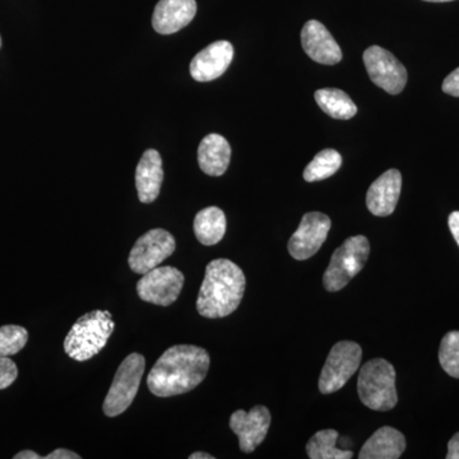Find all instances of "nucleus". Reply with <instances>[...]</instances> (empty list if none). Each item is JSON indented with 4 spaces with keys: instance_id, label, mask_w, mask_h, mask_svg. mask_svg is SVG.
Returning <instances> with one entry per match:
<instances>
[{
    "instance_id": "29",
    "label": "nucleus",
    "mask_w": 459,
    "mask_h": 459,
    "mask_svg": "<svg viewBox=\"0 0 459 459\" xmlns=\"http://www.w3.org/2000/svg\"><path fill=\"white\" fill-rule=\"evenodd\" d=\"M448 225L449 229H451L453 238L457 241L459 247V211L451 213L448 219Z\"/></svg>"
},
{
    "instance_id": "22",
    "label": "nucleus",
    "mask_w": 459,
    "mask_h": 459,
    "mask_svg": "<svg viewBox=\"0 0 459 459\" xmlns=\"http://www.w3.org/2000/svg\"><path fill=\"white\" fill-rule=\"evenodd\" d=\"M338 433L333 429L320 430L310 437L307 444V453L312 459H350L353 457L351 449L337 446Z\"/></svg>"
},
{
    "instance_id": "12",
    "label": "nucleus",
    "mask_w": 459,
    "mask_h": 459,
    "mask_svg": "<svg viewBox=\"0 0 459 459\" xmlns=\"http://www.w3.org/2000/svg\"><path fill=\"white\" fill-rule=\"evenodd\" d=\"M271 412L265 406L253 407L249 412L238 410L230 418V428L238 435L241 452L252 453L267 437Z\"/></svg>"
},
{
    "instance_id": "17",
    "label": "nucleus",
    "mask_w": 459,
    "mask_h": 459,
    "mask_svg": "<svg viewBox=\"0 0 459 459\" xmlns=\"http://www.w3.org/2000/svg\"><path fill=\"white\" fill-rule=\"evenodd\" d=\"M164 181L162 159L156 150H147L142 155L135 170V188L142 204H152L159 197Z\"/></svg>"
},
{
    "instance_id": "6",
    "label": "nucleus",
    "mask_w": 459,
    "mask_h": 459,
    "mask_svg": "<svg viewBox=\"0 0 459 459\" xmlns=\"http://www.w3.org/2000/svg\"><path fill=\"white\" fill-rule=\"evenodd\" d=\"M146 359L141 353H131L119 365L102 406L108 418L122 415L129 409L140 389Z\"/></svg>"
},
{
    "instance_id": "31",
    "label": "nucleus",
    "mask_w": 459,
    "mask_h": 459,
    "mask_svg": "<svg viewBox=\"0 0 459 459\" xmlns=\"http://www.w3.org/2000/svg\"><path fill=\"white\" fill-rule=\"evenodd\" d=\"M14 459H42L41 455H39L38 453L32 451H22L17 453L13 457Z\"/></svg>"
},
{
    "instance_id": "19",
    "label": "nucleus",
    "mask_w": 459,
    "mask_h": 459,
    "mask_svg": "<svg viewBox=\"0 0 459 459\" xmlns=\"http://www.w3.org/2000/svg\"><path fill=\"white\" fill-rule=\"evenodd\" d=\"M406 449V437L397 429L383 427L362 446L360 459H398Z\"/></svg>"
},
{
    "instance_id": "28",
    "label": "nucleus",
    "mask_w": 459,
    "mask_h": 459,
    "mask_svg": "<svg viewBox=\"0 0 459 459\" xmlns=\"http://www.w3.org/2000/svg\"><path fill=\"white\" fill-rule=\"evenodd\" d=\"M81 455L77 453L68 451V449H56V451L51 452L44 459H80Z\"/></svg>"
},
{
    "instance_id": "27",
    "label": "nucleus",
    "mask_w": 459,
    "mask_h": 459,
    "mask_svg": "<svg viewBox=\"0 0 459 459\" xmlns=\"http://www.w3.org/2000/svg\"><path fill=\"white\" fill-rule=\"evenodd\" d=\"M443 91L446 95L459 98V68L453 71L451 74L446 75L443 82Z\"/></svg>"
},
{
    "instance_id": "4",
    "label": "nucleus",
    "mask_w": 459,
    "mask_h": 459,
    "mask_svg": "<svg viewBox=\"0 0 459 459\" xmlns=\"http://www.w3.org/2000/svg\"><path fill=\"white\" fill-rule=\"evenodd\" d=\"M358 394L368 409L385 412L398 403L395 370L385 359H373L361 368Z\"/></svg>"
},
{
    "instance_id": "7",
    "label": "nucleus",
    "mask_w": 459,
    "mask_h": 459,
    "mask_svg": "<svg viewBox=\"0 0 459 459\" xmlns=\"http://www.w3.org/2000/svg\"><path fill=\"white\" fill-rule=\"evenodd\" d=\"M362 350L352 341H341L332 347L319 377V391L331 394L342 389L360 367Z\"/></svg>"
},
{
    "instance_id": "9",
    "label": "nucleus",
    "mask_w": 459,
    "mask_h": 459,
    "mask_svg": "<svg viewBox=\"0 0 459 459\" xmlns=\"http://www.w3.org/2000/svg\"><path fill=\"white\" fill-rule=\"evenodd\" d=\"M184 274L178 268L165 265L142 274L137 283L138 296L146 303L169 307L179 298Z\"/></svg>"
},
{
    "instance_id": "18",
    "label": "nucleus",
    "mask_w": 459,
    "mask_h": 459,
    "mask_svg": "<svg viewBox=\"0 0 459 459\" xmlns=\"http://www.w3.org/2000/svg\"><path fill=\"white\" fill-rule=\"evenodd\" d=\"M231 160V147L225 137L208 134L198 147V164L210 177H221L228 170Z\"/></svg>"
},
{
    "instance_id": "13",
    "label": "nucleus",
    "mask_w": 459,
    "mask_h": 459,
    "mask_svg": "<svg viewBox=\"0 0 459 459\" xmlns=\"http://www.w3.org/2000/svg\"><path fill=\"white\" fill-rule=\"evenodd\" d=\"M301 45L305 53L319 65H334L342 60V50L331 32L319 21L310 20L301 31Z\"/></svg>"
},
{
    "instance_id": "23",
    "label": "nucleus",
    "mask_w": 459,
    "mask_h": 459,
    "mask_svg": "<svg viewBox=\"0 0 459 459\" xmlns=\"http://www.w3.org/2000/svg\"><path fill=\"white\" fill-rule=\"evenodd\" d=\"M341 165H342V156L336 150L327 148L320 151L318 155L314 157L313 161L305 168L304 179L307 183L328 179L340 170Z\"/></svg>"
},
{
    "instance_id": "26",
    "label": "nucleus",
    "mask_w": 459,
    "mask_h": 459,
    "mask_svg": "<svg viewBox=\"0 0 459 459\" xmlns=\"http://www.w3.org/2000/svg\"><path fill=\"white\" fill-rule=\"evenodd\" d=\"M18 377L17 365L9 358H0V391L16 382Z\"/></svg>"
},
{
    "instance_id": "14",
    "label": "nucleus",
    "mask_w": 459,
    "mask_h": 459,
    "mask_svg": "<svg viewBox=\"0 0 459 459\" xmlns=\"http://www.w3.org/2000/svg\"><path fill=\"white\" fill-rule=\"evenodd\" d=\"M234 59V48L229 41H216L199 51L190 63V74L198 82H211L221 77Z\"/></svg>"
},
{
    "instance_id": "16",
    "label": "nucleus",
    "mask_w": 459,
    "mask_h": 459,
    "mask_svg": "<svg viewBox=\"0 0 459 459\" xmlns=\"http://www.w3.org/2000/svg\"><path fill=\"white\" fill-rule=\"evenodd\" d=\"M195 13V0H160L153 12L152 26L161 35H171L188 26Z\"/></svg>"
},
{
    "instance_id": "30",
    "label": "nucleus",
    "mask_w": 459,
    "mask_h": 459,
    "mask_svg": "<svg viewBox=\"0 0 459 459\" xmlns=\"http://www.w3.org/2000/svg\"><path fill=\"white\" fill-rule=\"evenodd\" d=\"M448 459H459V433L455 434V437L449 440L448 443Z\"/></svg>"
},
{
    "instance_id": "25",
    "label": "nucleus",
    "mask_w": 459,
    "mask_h": 459,
    "mask_svg": "<svg viewBox=\"0 0 459 459\" xmlns=\"http://www.w3.org/2000/svg\"><path fill=\"white\" fill-rule=\"evenodd\" d=\"M29 341V332L21 325H3L0 327V358L16 355Z\"/></svg>"
},
{
    "instance_id": "8",
    "label": "nucleus",
    "mask_w": 459,
    "mask_h": 459,
    "mask_svg": "<svg viewBox=\"0 0 459 459\" xmlns=\"http://www.w3.org/2000/svg\"><path fill=\"white\" fill-rule=\"evenodd\" d=\"M175 238L164 229H153L142 235L129 255V267L137 274H144L160 267L175 252Z\"/></svg>"
},
{
    "instance_id": "33",
    "label": "nucleus",
    "mask_w": 459,
    "mask_h": 459,
    "mask_svg": "<svg viewBox=\"0 0 459 459\" xmlns=\"http://www.w3.org/2000/svg\"><path fill=\"white\" fill-rule=\"evenodd\" d=\"M424 2L446 3V2H453V0H424Z\"/></svg>"
},
{
    "instance_id": "5",
    "label": "nucleus",
    "mask_w": 459,
    "mask_h": 459,
    "mask_svg": "<svg viewBox=\"0 0 459 459\" xmlns=\"http://www.w3.org/2000/svg\"><path fill=\"white\" fill-rule=\"evenodd\" d=\"M370 255V244L368 238L356 235L334 250L327 271L323 276V285L331 292L340 291L349 285L350 281L360 273L367 264Z\"/></svg>"
},
{
    "instance_id": "20",
    "label": "nucleus",
    "mask_w": 459,
    "mask_h": 459,
    "mask_svg": "<svg viewBox=\"0 0 459 459\" xmlns=\"http://www.w3.org/2000/svg\"><path fill=\"white\" fill-rule=\"evenodd\" d=\"M195 234L205 247L219 244L226 234V216L219 207L199 211L195 219Z\"/></svg>"
},
{
    "instance_id": "32",
    "label": "nucleus",
    "mask_w": 459,
    "mask_h": 459,
    "mask_svg": "<svg viewBox=\"0 0 459 459\" xmlns=\"http://www.w3.org/2000/svg\"><path fill=\"white\" fill-rule=\"evenodd\" d=\"M189 459H214L213 455L204 452H195L189 455Z\"/></svg>"
},
{
    "instance_id": "11",
    "label": "nucleus",
    "mask_w": 459,
    "mask_h": 459,
    "mask_svg": "<svg viewBox=\"0 0 459 459\" xmlns=\"http://www.w3.org/2000/svg\"><path fill=\"white\" fill-rule=\"evenodd\" d=\"M332 222L327 214L309 212L304 214L300 225L289 241V253L296 261H307L318 253L327 240Z\"/></svg>"
},
{
    "instance_id": "15",
    "label": "nucleus",
    "mask_w": 459,
    "mask_h": 459,
    "mask_svg": "<svg viewBox=\"0 0 459 459\" xmlns=\"http://www.w3.org/2000/svg\"><path fill=\"white\" fill-rule=\"evenodd\" d=\"M402 189L401 172L391 169L371 184L367 195L368 210L374 216H391L397 207Z\"/></svg>"
},
{
    "instance_id": "1",
    "label": "nucleus",
    "mask_w": 459,
    "mask_h": 459,
    "mask_svg": "<svg viewBox=\"0 0 459 459\" xmlns=\"http://www.w3.org/2000/svg\"><path fill=\"white\" fill-rule=\"evenodd\" d=\"M210 364V355L202 347L172 346L162 353L148 374V389L162 398L188 394L204 382Z\"/></svg>"
},
{
    "instance_id": "10",
    "label": "nucleus",
    "mask_w": 459,
    "mask_h": 459,
    "mask_svg": "<svg viewBox=\"0 0 459 459\" xmlns=\"http://www.w3.org/2000/svg\"><path fill=\"white\" fill-rule=\"evenodd\" d=\"M364 65L370 80L389 95H398L407 83V71L403 65L388 50L370 47L365 50Z\"/></svg>"
},
{
    "instance_id": "34",
    "label": "nucleus",
    "mask_w": 459,
    "mask_h": 459,
    "mask_svg": "<svg viewBox=\"0 0 459 459\" xmlns=\"http://www.w3.org/2000/svg\"><path fill=\"white\" fill-rule=\"evenodd\" d=\"M0 47H2V38H0Z\"/></svg>"
},
{
    "instance_id": "24",
    "label": "nucleus",
    "mask_w": 459,
    "mask_h": 459,
    "mask_svg": "<svg viewBox=\"0 0 459 459\" xmlns=\"http://www.w3.org/2000/svg\"><path fill=\"white\" fill-rule=\"evenodd\" d=\"M439 361L448 376L459 379V331L448 332L439 349Z\"/></svg>"
},
{
    "instance_id": "2",
    "label": "nucleus",
    "mask_w": 459,
    "mask_h": 459,
    "mask_svg": "<svg viewBox=\"0 0 459 459\" xmlns=\"http://www.w3.org/2000/svg\"><path fill=\"white\" fill-rule=\"evenodd\" d=\"M244 272L229 259H214L205 267L197 310L208 319L225 318L238 309L246 292Z\"/></svg>"
},
{
    "instance_id": "21",
    "label": "nucleus",
    "mask_w": 459,
    "mask_h": 459,
    "mask_svg": "<svg viewBox=\"0 0 459 459\" xmlns=\"http://www.w3.org/2000/svg\"><path fill=\"white\" fill-rule=\"evenodd\" d=\"M314 99L319 108L333 119L349 120L358 113V107L351 98L338 89L318 90Z\"/></svg>"
},
{
    "instance_id": "3",
    "label": "nucleus",
    "mask_w": 459,
    "mask_h": 459,
    "mask_svg": "<svg viewBox=\"0 0 459 459\" xmlns=\"http://www.w3.org/2000/svg\"><path fill=\"white\" fill-rule=\"evenodd\" d=\"M115 323L108 310H93L77 319L65 340V350L75 361H87L101 352L113 334Z\"/></svg>"
}]
</instances>
